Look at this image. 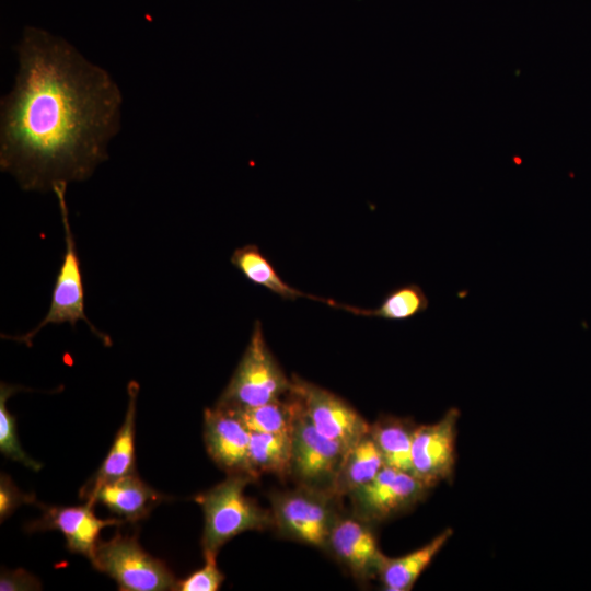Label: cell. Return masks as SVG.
I'll use <instances>...</instances> for the list:
<instances>
[{
	"instance_id": "1",
	"label": "cell",
	"mask_w": 591,
	"mask_h": 591,
	"mask_svg": "<svg viewBox=\"0 0 591 591\" xmlns=\"http://www.w3.org/2000/svg\"><path fill=\"white\" fill-rule=\"evenodd\" d=\"M0 102V169L27 192L89 179L120 129L121 91L62 37L26 26Z\"/></svg>"
},
{
	"instance_id": "2",
	"label": "cell",
	"mask_w": 591,
	"mask_h": 591,
	"mask_svg": "<svg viewBox=\"0 0 591 591\" xmlns=\"http://www.w3.org/2000/svg\"><path fill=\"white\" fill-rule=\"evenodd\" d=\"M253 480L255 478L247 474H230L223 482L194 498L205 517L201 537L204 558L217 557L228 541L243 532L274 526L271 511L244 494L245 487Z\"/></svg>"
},
{
	"instance_id": "3",
	"label": "cell",
	"mask_w": 591,
	"mask_h": 591,
	"mask_svg": "<svg viewBox=\"0 0 591 591\" xmlns=\"http://www.w3.org/2000/svg\"><path fill=\"white\" fill-rule=\"evenodd\" d=\"M66 185L54 187L53 193L56 195L65 234V253L59 271L56 277V282L51 293L50 305L45 317L32 331L20 336H2L12 340L32 346L33 338L45 326L50 324L69 323L72 327L79 321H83L90 331L103 341L105 346H111V337L99 331L93 323L90 322L85 314L84 303V286L81 271V263L77 251L76 239L69 221V211L66 201Z\"/></svg>"
},
{
	"instance_id": "4",
	"label": "cell",
	"mask_w": 591,
	"mask_h": 591,
	"mask_svg": "<svg viewBox=\"0 0 591 591\" xmlns=\"http://www.w3.org/2000/svg\"><path fill=\"white\" fill-rule=\"evenodd\" d=\"M335 494L304 486L269 495L274 526L288 540L323 551L331 531L340 515Z\"/></svg>"
},
{
	"instance_id": "5",
	"label": "cell",
	"mask_w": 591,
	"mask_h": 591,
	"mask_svg": "<svg viewBox=\"0 0 591 591\" xmlns=\"http://www.w3.org/2000/svg\"><path fill=\"white\" fill-rule=\"evenodd\" d=\"M289 379L269 350L262 324L256 321L248 345L216 405L245 408L263 405L289 394Z\"/></svg>"
},
{
	"instance_id": "6",
	"label": "cell",
	"mask_w": 591,
	"mask_h": 591,
	"mask_svg": "<svg viewBox=\"0 0 591 591\" xmlns=\"http://www.w3.org/2000/svg\"><path fill=\"white\" fill-rule=\"evenodd\" d=\"M91 563L123 591L176 590L175 576L162 560L141 548L135 534L117 533L108 541L99 540Z\"/></svg>"
},
{
	"instance_id": "7",
	"label": "cell",
	"mask_w": 591,
	"mask_h": 591,
	"mask_svg": "<svg viewBox=\"0 0 591 591\" xmlns=\"http://www.w3.org/2000/svg\"><path fill=\"white\" fill-rule=\"evenodd\" d=\"M345 455L346 450L338 442L316 430L302 405L291 429L289 476L297 486L335 494Z\"/></svg>"
},
{
	"instance_id": "8",
	"label": "cell",
	"mask_w": 591,
	"mask_h": 591,
	"mask_svg": "<svg viewBox=\"0 0 591 591\" xmlns=\"http://www.w3.org/2000/svg\"><path fill=\"white\" fill-rule=\"evenodd\" d=\"M428 489L414 474L385 465L371 482L347 497L352 515L373 523L412 508L425 497Z\"/></svg>"
},
{
	"instance_id": "9",
	"label": "cell",
	"mask_w": 591,
	"mask_h": 591,
	"mask_svg": "<svg viewBox=\"0 0 591 591\" xmlns=\"http://www.w3.org/2000/svg\"><path fill=\"white\" fill-rule=\"evenodd\" d=\"M292 390L302 402L305 414L324 437L347 451L370 431L371 425L345 399L333 392L297 375Z\"/></svg>"
},
{
	"instance_id": "10",
	"label": "cell",
	"mask_w": 591,
	"mask_h": 591,
	"mask_svg": "<svg viewBox=\"0 0 591 591\" xmlns=\"http://www.w3.org/2000/svg\"><path fill=\"white\" fill-rule=\"evenodd\" d=\"M459 417L460 412L451 408L437 422L420 425L415 429L412 447L413 474L429 488L453 475Z\"/></svg>"
},
{
	"instance_id": "11",
	"label": "cell",
	"mask_w": 591,
	"mask_h": 591,
	"mask_svg": "<svg viewBox=\"0 0 591 591\" xmlns=\"http://www.w3.org/2000/svg\"><path fill=\"white\" fill-rule=\"evenodd\" d=\"M204 440L209 456L228 475L253 476L248 456L251 431L234 409L219 405L205 409Z\"/></svg>"
},
{
	"instance_id": "12",
	"label": "cell",
	"mask_w": 591,
	"mask_h": 591,
	"mask_svg": "<svg viewBox=\"0 0 591 591\" xmlns=\"http://www.w3.org/2000/svg\"><path fill=\"white\" fill-rule=\"evenodd\" d=\"M370 525L355 515H339L327 542L326 551L360 582L379 577L386 558Z\"/></svg>"
},
{
	"instance_id": "13",
	"label": "cell",
	"mask_w": 591,
	"mask_h": 591,
	"mask_svg": "<svg viewBox=\"0 0 591 591\" xmlns=\"http://www.w3.org/2000/svg\"><path fill=\"white\" fill-rule=\"evenodd\" d=\"M94 505L86 502L74 507H44L42 519L30 526V531L58 530L66 538L71 553L94 557L100 532L107 526L121 525L123 519H100L94 513Z\"/></svg>"
},
{
	"instance_id": "14",
	"label": "cell",
	"mask_w": 591,
	"mask_h": 591,
	"mask_svg": "<svg viewBox=\"0 0 591 591\" xmlns=\"http://www.w3.org/2000/svg\"><path fill=\"white\" fill-rule=\"evenodd\" d=\"M166 499L134 473L101 485L85 501L93 505L100 502L124 521L137 522Z\"/></svg>"
},
{
	"instance_id": "15",
	"label": "cell",
	"mask_w": 591,
	"mask_h": 591,
	"mask_svg": "<svg viewBox=\"0 0 591 591\" xmlns=\"http://www.w3.org/2000/svg\"><path fill=\"white\" fill-rule=\"evenodd\" d=\"M128 406L125 420L116 433L112 448L100 468L81 488L80 497L86 499L101 485L135 473V421L139 384L127 385Z\"/></svg>"
},
{
	"instance_id": "16",
	"label": "cell",
	"mask_w": 591,
	"mask_h": 591,
	"mask_svg": "<svg viewBox=\"0 0 591 591\" xmlns=\"http://www.w3.org/2000/svg\"><path fill=\"white\" fill-rule=\"evenodd\" d=\"M452 534L451 529H445L416 551L397 558L386 557L379 573L384 589L389 591H409Z\"/></svg>"
},
{
	"instance_id": "17",
	"label": "cell",
	"mask_w": 591,
	"mask_h": 591,
	"mask_svg": "<svg viewBox=\"0 0 591 591\" xmlns=\"http://www.w3.org/2000/svg\"><path fill=\"white\" fill-rule=\"evenodd\" d=\"M232 265L255 285L262 286L285 300L305 298L327 304L329 299L308 294L287 283L254 244L236 248L231 255Z\"/></svg>"
},
{
	"instance_id": "18",
	"label": "cell",
	"mask_w": 591,
	"mask_h": 591,
	"mask_svg": "<svg viewBox=\"0 0 591 591\" xmlns=\"http://www.w3.org/2000/svg\"><path fill=\"white\" fill-rule=\"evenodd\" d=\"M384 466L383 456L369 431L347 451L336 480L335 495L339 498L348 496L371 482Z\"/></svg>"
},
{
	"instance_id": "19",
	"label": "cell",
	"mask_w": 591,
	"mask_h": 591,
	"mask_svg": "<svg viewBox=\"0 0 591 591\" xmlns=\"http://www.w3.org/2000/svg\"><path fill=\"white\" fill-rule=\"evenodd\" d=\"M428 305L429 300L421 287L416 283H407L390 291L380 305L373 309H363L334 300L329 306L347 311L357 316L405 321L425 312Z\"/></svg>"
},
{
	"instance_id": "20",
	"label": "cell",
	"mask_w": 591,
	"mask_h": 591,
	"mask_svg": "<svg viewBox=\"0 0 591 591\" xmlns=\"http://www.w3.org/2000/svg\"><path fill=\"white\" fill-rule=\"evenodd\" d=\"M416 427L408 420L384 417L370 427L386 466L413 474L412 447Z\"/></svg>"
},
{
	"instance_id": "21",
	"label": "cell",
	"mask_w": 591,
	"mask_h": 591,
	"mask_svg": "<svg viewBox=\"0 0 591 591\" xmlns=\"http://www.w3.org/2000/svg\"><path fill=\"white\" fill-rule=\"evenodd\" d=\"M248 456L251 471L255 478L262 473H271L281 478L289 476L291 432L251 431Z\"/></svg>"
},
{
	"instance_id": "22",
	"label": "cell",
	"mask_w": 591,
	"mask_h": 591,
	"mask_svg": "<svg viewBox=\"0 0 591 591\" xmlns=\"http://www.w3.org/2000/svg\"><path fill=\"white\" fill-rule=\"evenodd\" d=\"M301 408V399L290 392L286 399L280 397L263 405L232 409L236 412L250 431L283 433L291 432Z\"/></svg>"
},
{
	"instance_id": "23",
	"label": "cell",
	"mask_w": 591,
	"mask_h": 591,
	"mask_svg": "<svg viewBox=\"0 0 591 591\" xmlns=\"http://www.w3.org/2000/svg\"><path fill=\"white\" fill-rule=\"evenodd\" d=\"M21 390L20 386H13L1 383L0 387V450L1 453L13 461L21 462L25 466L38 471L42 465L30 457L22 449L15 426V417L7 408V399L14 392Z\"/></svg>"
},
{
	"instance_id": "24",
	"label": "cell",
	"mask_w": 591,
	"mask_h": 591,
	"mask_svg": "<svg viewBox=\"0 0 591 591\" xmlns=\"http://www.w3.org/2000/svg\"><path fill=\"white\" fill-rule=\"evenodd\" d=\"M224 581V575L219 570L216 557H205V566L190 573L183 580H177L179 591H217Z\"/></svg>"
},
{
	"instance_id": "25",
	"label": "cell",
	"mask_w": 591,
	"mask_h": 591,
	"mask_svg": "<svg viewBox=\"0 0 591 591\" xmlns=\"http://www.w3.org/2000/svg\"><path fill=\"white\" fill-rule=\"evenodd\" d=\"M35 502L33 495L22 493L15 487L11 478L1 474L0 479V517L1 521L12 514V512L23 503Z\"/></svg>"
},
{
	"instance_id": "26",
	"label": "cell",
	"mask_w": 591,
	"mask_h": 591,
	"mask_svg": "<svg viewBox=\"0 0 591 591\" xmlns=\"http://www.w3.org/2000/svg\"><path fill=\"white\" fill-rule=\"evenodd\" d=\"M40 588L39 580L24 569L1 572V591L39 590Z\"/></svg>"
}]
</instances>
